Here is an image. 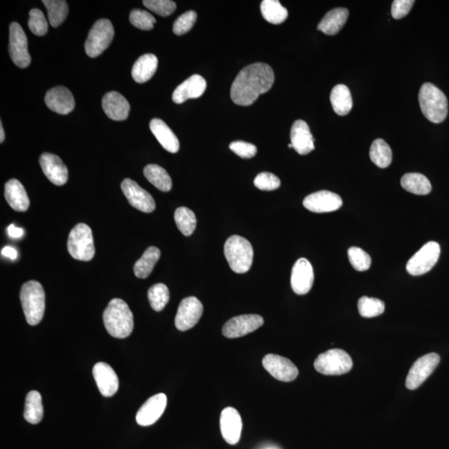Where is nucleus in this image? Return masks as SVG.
<instances>
[{
  "label": "nucleus",
  "instance_id": "obj_1",
  "mask_svg": "<svg viewBox=\"0 0 449 449\" xmlns=\"http://www.w3.org/2000/svg\"><path fill=\"white\" fill-rule=\"evenodd\" d=\"M274 82V74L269 65L256 62L245 67L232 83L231 100L236 105H252L260 95L272 89Z\"/></svg>",
  "mask_w": 449,
  "mask_h": 449
},
{
  "label": "nucleus",
  "instance_id": "obj_2",
  "mask_svg": "<svg viewBox=\"0 0 449 449\" xmlns=\"http://www.w3.org/2000/svg\"><path fill=\"white\" fill-rule=\"evenodd\" d=\"M103 323L110 335L125 339L132 334L134 320L127 303L121 299H114L103 312Z\"/></svg>",
  "mask_w": 449,
  "mask_h": 449
},
{
  "label": "nucleus",
  "instance_id": "obj_3",
  "mask_svg": "<svg viewBox=\"0 0 449 449\" xmlns=\"http://www.w3.org/2000/svg\"><path fill=\"white\" fill-rule=\"evenodd\" d=\"M420 108L425 118L434 123H440L448 116V99L439 87L430 82L423 83L419 90Z\"/></svg>",
  "mask_w": 449,
  "mask_h": 449
},
{
  "label": "nucleus",
  "instance_id": "obj_4",
  "mask_svg": "<svg viewBox=\"0 0 449 449\" xmlns=\"http://www.w3.org/2000/svg\"><path fill=\"white\" fill-rule=\"evenodd\" d=\"M20 301L28 324L30 326L39 324L45 310V293L40 283L35 281L25 283L20 290Z\"/></svg>",
  "mask_w": 449,
  "mask_h": 449
},
{
  "label": "nucleus",
  "instance_id": "obj_5",
  "mask_svg": "<svg viewBox=\"0 0 449 449\" xmlns=\"http://www.w3.org/2000/svg\"><path fill=\"white\" fill-rule=\"evenodd\" d=\"M224 253L233 272H247L253 262L254 252L251 243L244 237L232 236L224 244Z\"/></svg>",
  "mask_w": 449,
  "mask_h": 449
},
{
  "label": "nucleus",
  "instance_id": "obj_6",
  "mask_svg": "<svg viewBox=\"0 0 449 449\" xmlns=\"http://www.w3.org/2000/svg\"><path fill=\"white\" fill-rule=\"evenodd\" d=\"M68 251L75 260L89 261L95 255L93 232L85 223H79L71 231L68 240Z\"/></svg>",
  "mask_w": 449,
  "mask_h": 449
},
{
  "label": "nucleus",
  "instance_id": "obj_7",
  "mask_svg": "<svg viewBox=\"0 0 449 449\" xmlns=\"http://www.w3.org/2000/svg\"><path fill=\"white\" fill-rule=\"evenodd\" d=\"M314 366L316 371L324 376H341L351 371L353 361L347 352L334 349L319 355Z\"/></svg>",
  "mask_w": 449,
  "mask_h": 449
},
{
  "label": "nucleus",
  "instance_id": "obj_8",
  "mask_svg": "<svg viewBox=\"0 0 449 449\" xmlns=\"http://www.w3.org/2000/svg\"><path fill=\"white\" fill-rule=\"evenodd\" d=\"M114 37V28L109 20L99 19L91 28L85 42V51L90 58H97L109 47Z\"/></svg>",
  "mask_w": 449,
  "mask_h": 449
},
{
  "label": "nucleus",
  "instance_id": "obj_9",
  "mask_svg": "<svg viewBox=\"0 0 449 449\" xmlns=\"http://www.w3.org/2000/svg\"><path fill=\"white\" fill-rule=\"evenodd\" d=\"M440 245L435 241H430L416 252L407 261L406 269L411 276H418L426 274L434 267L440 256Z\"/></svg>",
  "mask_w": 449,
  "mask_h": 449
},
{
  "label": "nucleus",
  "instance_id": "obj_10",
  "mask_svg": "<svg viewBox=\"0 0 449 449\" xmlns=\"http://www.w3.org/2000/svg\"><path fill=\"white\" fill-rule=\"evenodd\" d=\"M10 55L12 62L20 69L30 64L31 57L28 49V39L22 27L14 22L10 26Z\"/></svg>",
  "mask_w": 449,
  "mask_h": 449
},
{
  "label": "nucleus",
  "instance_id": "obj_11",
  "mask_svg": "<svg viewBox=\"0 0 449 449\" xmlns=\"http://www.w3.org/2000/svg\"><path fill=\"white\" fill-rule=\"evenodd\" d=\"M440 356L438 353H430L420 357L412 366L406 380L407 389L414 390L418 389L439 365Z\"/></svg>",
  "mask_w": 449,
  "mask_h": 449
},
{
  "label": "nucleus",
  "instance_id": "obj_12",
  "mask_svg": "<svg viewBox=\"0 0 449 449\" xmlns=\"http://www.w3.org/2000/svg\"><path fill=\"white\" fill-rule=\"evenodd\" d=\"M202 314L203 306L197 298L191 297L183 299L175 318V326L178 331H188L198 323Z\"/></svg>",
  "mask_w": 449,
  "mask_h": 449
},
{
  "label": "nucleus",
  "instance_id": "obj_13",
  "mask_svg": "<svg viewBox=\"0 0 449 449\" xmlns=\"http://www.w3.org/2000/svg\"><path fill=\"white\" fill-rule=\"evenodd\" d=\"M264 324V319L258 315H243L229 319L224 324L222 334L229 339L239 338L252 333Z\"/></svg>",
  "mask_w": 449,
  "mask_h": 449
},
{
  "label": "nucleus",
  "instance_id": "obj_14",
  "mask_svg": "<svg viewBox=\"0 0 449 449\" xmlns=\"http://www.w3.org/2000/svg\"><path fill=\"white\" fill-rule=\"evenodd\" d=\"M121 187L128 202L136 209L145 213H151L155 210L156 203L151 194L141 188L136 182L129 178L125 179Z\"/></svg>",
  "mask_w": 449,
  "mask_h": 449
},
{
  "label": "nucleus",
  "instance_id": "obj_15",
  "mask_svg": "<svg viewBox=\"0 0 449 449\" xmlns=\"http://www.w3.org/2000/svg\"><path fill=\"white\" fill-rule=\"evenodd\" d=\"M262 364L269 373L280 381H293L299 374V370L292 362L287 358L272 353L264 357Z\"/></svg>",
  "mask_w": 449,
  "mask_h": 449
},
{
  "label": "nucleus",
  "instance_id": "obj_16",
  "mask_svg": "<svg viewBox=\"0 0 449 449\" xmlns=\"http://www.w3.org/2000/svg\"><path fill=\"white\" fill-rule=\"evenodd\" d=\"M343 201L339 195L328 191H319L312 193L303 200V205L315 213L335 211L342 206Z\"/></svg>",
  "mask_w": 449,
  "mask_h": 449
},
{
  "label": "nucleus",
  "instance_id": "obj_17",
  "mask_svg": "<svg viewBox=\"0 0 449 449\" xmlns=\"http://www.w3.org/2000/svg\"><path fill=\"white\" fill-rule=\"evenodd\" d=\"M313 283V267L306 258H301L293 266L290 278L291 287L295 294L303 295L309 292Z\"/></svg>",
  "mask_w": 449,
  "mask_h": 449
},
{
  "label": "nucleus",
  "instance_id": "obj_18",
  "mask_svg": "<svg viewBox=\"0 0 449 449\" xmlns=\"http://www.w3.org/2000/svg\"><path fill=\"white\" fill-rule=\"evenodd\" d=\"M168 398L166 394H158L148 399L136 415L137 423L141 426H150L156 423L164 413Z\"/></svg>",
  "mask_w": 449,
  "mask_h": 449
},
{
  "label": "nucleus",
  "instance_id": "obj_19",
  "mask_svg": "<svg viewBox=\"0 0 449 449\" xmlns=\"http://www.w3.org/2000/svg\"><path fill=\"white\" fill-rule=\"evenodd\" d=\"M220 424L222 435L226 442L231 445L239 442L243 430V420L238 411L234 407H226L220 414Z\"/></svg>",
  "mask_w": 449,
  "mask_h": 449
},
{
  "label": "nucleus",
  "instance_id": "obj_20",
  "mask_svg": "<svg viewBox=\"0 0 449 449\" xmlns=\"http://www.w3.org/2000/svg\"><path fill=\"white\" fill-rule=\"evenodd\" d=\"M39 164L45 176L54 185L62 186L68 182V168L58 156L48 152L42 154Z\"/></svg>",
  "mask_w": 449,
  "mask_h": 449
},
{
  "label": "nucleus",
  "instance_id": "obj_21",
  "mask_svg": "<svg viewBox=\"0 0 449 449\" xmlns=\"http://www.w3.org/2000/svg\"><path fill=\"white\" fill-rule=\"evenodd\" d=\"M45 103L50 110L58 114L67 115L74 109L75 100L70 90L65 87L58 86L47 91Z\"/></svg>",
  "mask_w": 449,
  "mask_h": 449
},
{
  "label": "nucleus",
  "instance_id": "obj_22",
  "mask_svg": "<svg viewBox=\"0 0 449 449\" xmlns=\"http://www.w3.org/2000/svg\"><path fill=\"white\" fill-rule=\"evenodd\" d=\"M96 384L104 397H112L118 389V378L109 364L99 362L93 369Z\"/></svg>",
  "mask_w": 449,
  "mask_h": 449
},
{
  "label": "nucleus",
  "instance_id": "obj_23",
  "mask_svg": "<svg viewBox=\"0 0 449 449\" xmlns=\"http://www.w3.org/2000/svg\"><path fill=\"white\" fill-rule=\"evenodd\" d=\"M290 140L293 148L301 155H307L315 149L314 137L305 121H295L291 127Z\"/></svg>",
  "mask_w": 449,
  "mask_h": 449
},
{
  "label": "nucleus",
  "instance_id": "obj_24",
  "mask_svg": "<svg viewBox=\"0 0 449 449\" xmlns=\"http://www.w3.org/2000/svg\"><path fill=\"white\" fill-rule=\"evenodd\" d=\"M206 89L205 79L201 75H193L175 89L173 94V102L181 104L188 99L198 98L205 93Z\"/></svg>",
  "mask_w": 449,
  "mask_h": 449
},
{
  "label": "nucleus",
  "instance_id": "obj_25",
  "mask_svg": "<svg viewBox=\"0 0 449 449\" xmlns=\"http://www.w3.org/2000/svg\"><path fill=\"white\" fill-rule=\"evenodd\" d=\"M102 107L108 118L114 121L127 119L130 112V104L118 91H110L104 95Z\"/></svg>",
  "mask_w": 449,
  "mask_h": 449
},
{
  "label": "nucleus",
  "instance_id": "obj_26",
  "mask_svg": "<svg viewBox=\"0 0 449 449\" xmlns=\"http://www.w3.org/2000/svg\"><path fill=\"white\" fill-rule=\"evenodd\" d=\"M150 129L153 135L166 151L177 153L180 148L177 137L164 121L154 118L150 122Z\"/></svg>",
  "mask_w": 449,
  "mask_h": 449
},
{
  "label": "nucleus",
  "instance_id": "obj_27",
  "mask_svg": "<svg viewBox=\"0 0 449 449\" xmlns=\"http://www.w3.org/2000/svg\"><path fill=\"white\" fill-rule=\"evenodd\" d=\"M4 188L6 201L12 209L17 211H26L28 209L30 202L26 191L19 180L11 179Z\"/></svg>",
  "mask_w": 449,
  "mask_h": 449
},
{
  "label": "nucleus",
  "instance_id": "obj_28",
  "mask_svg": "<svg viewBox=\"0 0 449 449\" xmlns=\"http://www.w3.org/2000/svg\"><path fill=\"white\" fill-rule=\"evenodd\" d=\"M349 12L347 8H337L328 11L318 25L319 31L327 35H335L344 26Z\"/></svg>",
  "mask_w": 449,
  "mask_h": 449
},
{
  "label": "nucleus",
  "instance_id": "obj_29",
  "mask_svg": "<svg viewBox=\"0 0 449 449\" xmlns=\"http://www.w3.org/2000/svg\"><path fill=\"white\" fill-rule=\"evenodd\" d=\"M158 66L157 58L152 53L144 54L135 62L132 69V77L139 83L148 82L155 74Z\"/></svg>",
  "mask_w": 449,
  "mask_h": 449
},
{
  "label": "nucleus",
  "instance_id": "obj_30",
  "mask_svg": "<svg viewBox=\"0 0 449 449\" xmlns=\"http://www.w3.org/2000/svg\"><path fill=\"white\" fill-rule=\"evenodd\" d=\"M331 102L336 114L347 115L353 107L352 96L349 87L344 85H336L331 91Z\"/></svg>",
  "mask_w": 449,
  "mask_h": 449
},
{
  "label": "nucleus",
  "instance_id": "obj_31",
  "mask_svg": "<svg viewBox=\"0 0 449 449\" xmlns=\"http://www.w3.org/2000/svg\"><path fill=\"white\" fill-rule=\"evenodd\" d=\"M160 256V249L155 247H150L146 249L143 255L136 262L133 268L135 276L139 279L148 278L152 272Z\"/></svg>",
  "mask_w": 449,
  "mask_h": 449
},
{
  "label": "nucleus",
  "instance_id": "obj_32",
  "mask_svg": "<svg viewBox=\"0 0 449 449\" xmlns=\"http://www.w3.org/2000/svg\"><path fill=\"white\" fill-rule=\"evenodd\" d=\"M401 186L405 191L416 195H428L432 191L430 180L423 174L417 173L403 175L401 178Z\"/></svg>",
  "mask_w": 449,
  "mask_h": 449
},
{
  "label": "nucleus",
  "instance_id": "obj_33",
  "mask_svg": "<svg viewBox=\"0 0 449 449\" xmlns=\"http://www.w3.org/2000/svg\"><path fill=\"white\" fill-rule=\"evenodd\" d=\"M24 419L27 422L37 424L41 422L44 416V407L41 394L37 391H30L25 400Z\"/></svg>",
  "mask_w": 449,
  "mask_h": 449
},
{
  "label": "nucleus",
  "instance_id": "obj_34",
  "mask_svg": "<svg viewBox=\"0 0 449 449\" xmlns=\"http://www.w3.org/2000/svg\"><path fill=\"white\" fill-rule=\"evenodd\" d=\"M143 173L148 182L156 186L158 190L168 193L172 189V179L161 166L156 164L148 165L144 168Z\"/></svg>",
  "mask_w": 449,
  "mask_h": 449
},
{
  "label": "nucleus",
  "instance_id": "obj_35",
  "mask_svg": "<svg viewBox=\"0 0 449 449\" xmlns=\"http://www.w3.org/2000/svg\"><path fill=\"white\" fill-rule=\"evenodd\" d=\"M261 11L263 18L273 24H281L288 17V11L278 0H264L261 3Z\"/></svg>",
  "mask_w": 449,
  "mask_h": 449
},
{
  "label": "nucleus",
  "instance_id": "obj_36",
  "mask_svg": "<svg viewBox=\"0 0 449 449\" xmlns=\"http://www.w3.org/2000/svg\"><path fill=\"white\" fill-rule=\"evenodd\" d=\"M392 150L385 140L378 139L374 140L370 148V159L378 168H386L392 162Z\"/></svg>",
  "mask_w": 449,
  "mask_h": 449
},
{
  "label": "nucleus",
  "instance_id": "obj_37",
  "mask_svg": "<svg viewBox=\"0 0 449 449\" xmlns=\"http://www.w3.org/2000/svg\"><path fill=\"white\" fill-rule=\"evenodd\" d=\"M48 11L50 24L53 28L60 26L69 15V6L65 0H44Z\"/></svg>",
  "mask_w": 449,
  "mask_h": 449
},
{
  "label": "nucleus",
  "instance_id": "obj_38",
  "mask_svg": "<svg viewBox=\"0 0 449 449\" xmlns=\"http://www.w3.org/2000/svg\"><path fill=\"white\" fill-rule=\"evenodd\" d=\"M174 219L183 235L189 236L193 234L197 227V218L193 211L186 207H179L175 211Z\"/></svg>",
  "mask_w": 449,
  "mask_h": 449
},
{
  "label": "nucleus",
  "instance_id": "obj_39",
  "mask_svg": "<svg viewBox=\"0 0 449 449\" xmlns=\"http://www.w3.org/2000/svg\"><path fill=\"white\" fill-rule=\"evenodd\" d=\"M148 295L150 305L154 310L157 312L164 310L170 299L168 286L161 284V283L152 285L149 289Z\"/></svg>",
  "mask_w": 449,
  "mask_h": 449
},
{
  "label": "nucleus",
  "instance_id": "obj_40",
  "mask_svg": "<svg viewBox=\"0 0 449 449\" xmlns=\"http://www.w3.org/2000/svg\"><path fill=\"white\" fill-rule=\"evenodd\" d=\"M358 309L362 317L373 318L384 313L385 305L380 299L363 297L358 302Z\"/></svg>",
  "mask_w": 449,
  "mask_h": 449
},
{
  "label": "nucleus",
  "instance_id": "obj_41",
  "mask_svg": "<svg viewBox=\"0 0 449 449\" xmlns=\"http://www.w3.org/2000/svg\"><path fill=\"white\" fill-rule=\"evenodd\" d=\"M349 262L357 272H365L371 265V258L364 249L359 247H351L348 249Z\"/></svg>",
  "mask_w": 449,
  "mask_h": 449
},
{
  "label": "nucleus",
  "instance_id": "obj_42",
  "mask_svg": "<svg viewBox=\"0 0 449 449\" xmlns=\"http://www.w3.org/2000/svg\"><path fill=\"white\" fill-rule=\"evenodd\" d=\"M28 28L33 35L44 36L47 33L49 24L47 20L39 8H33L29 12Z\"/></svg>",
  "mask_w": 449,
  "mask_h": 449
},
{
  "label": "nucleus",
  "instance_id": "obj_43",
  "mask_svg": "<svg viewBox=\"0 0 449 449\" xmlns=\"http://www.w3.org/2000/svg\"><path fill=\"white\" fill-rule=\"evenodd\" d=\"M129 20L133 26L141 30H151L156 24L155 18L150 12L141 10H133Z\"/></svg>",
  "mask_w": 449,
  "mask_h": 449
},
{
  "label": "nucleus",
  "instance_id": "obj_44",
  "mask_svg": "<svg viewBox=\"0 0 449 449\" xmlns=\"http://www.w3.org/2000/svg\"><path fill=\"white\" fill-rule=\"evenodd\" d=\"M144 6L155 14L168 17L176 10L177 4L170 0H144Z\"/></svg>",
  "mask_w": 449,
  "mask_h": 449
},
{
  "label": "nucleus",
  "instance_id": "obj_45",
  "mask_svg": "<svg viewBox=\"0 0 449 449\" xmlns=\"http://www.w3.org/2000/svg\"><path fill=\"white\" fill-rule=\"evenodd\" d=\"M197 19V12L193 10L187 11L181 16H179L173 24V32L175 35L180 36L189 32L193 28Z\"/></svg>",
  "mask_w": 449,
  "mask_h": 449
},
{
  "label": "nucleus",
  "instance_id": "obj_46",
  "mask_svg": "<svg viewBox=\"0 0 449 449\" xmlns=\"http://www.w3.org/2000/svg\"><path fill=\"white\" fill-rule=\"evenodd\" d=\"M254 184L262 191H274L281 186V181L276 175L270 173H261L257 175Z\"/></svg>",
  "mask_w": 449,
  "mask_h": 449
},
{
  "label": "nucleus",
  "instance_id": "obj_47",
  "mask_svg": "<svg viewBox=\"0 0 449 449\" xmlns=\"http://www.w3.org/2000/svg\"><path fill=\"white\" fill-rule=\"evenodd\" d=\"M231 151L243 158H252L256 155L257 148L255 145L245 143L243 141H233L230 144Z\"/></svg>",
  "mask_w": 449,
  "mask_h": 449
},
{
  "label": "nucleus",
  "instance_id": "obj_48",
  "mask_svg": "<svg viewBox=\"0 0 449 449\" xmlns=\"http://www.w3.org/2000/svg\"><path fill=\"white\" fill-rule=\"evenodd\" d=\"M414 3V0H394L391 7V15L394 19H400L409 14Z\"/></svg>",
  "mask_w": 449,
  "mask_h": 449
},
{
  "label": "nucleus",
  "instance_id": "obj_49",
  "mask_svg": "<svg viewBox=\"0 0 449 449\" xmlns=\"http://www.w3.org/2000/svg\"><path fill=\"white\" fill-rule=\"evenodd\" d=\"M24 230L22 228L19 227H16L15 224H10V227H8V234L12 238H20L21 236H24Z\"/></svg>",
  "mask_w": 449,
  "mask_h": 449
},
{
  "label": "nucleus",
  "instance_id": "obj_50",
  "mask_svg": "<svg viewBox=\"0 0 449 449\" xmlns=\"http://www.w3.org/2000/svg\"><path fill=\"white\" fill-rule=\"evenodd\" d=\"M1 254L3 256L10 258V260L15 261L18 257V252L12 247H6L2 249Z\"/></svg>",
  "mask_w": 449,
  "mask_h": 449
},
{
  "label": "nucleus",
  "instance_id": "obj_51",
  "mask_svg": "<svg viewBox=\"0 0 449 449\" xmlns=\"http://www.w3.org/2000/svg\"><path fill=\"white\" fill-rule=\"evenodd\" d=\"M4 137H6V134H4L3 124L1 122V124H0V143H3Z\"/></svg>",
  "mask_w": 449,
  "mask_h": 449
},
{
  "label": "nucleus",
  "instance_id": "obj_52",
  "mask_svg": "<svg viewBox=\"0 0 449 449\" xmlns=\"http://www.w3.org/2000/svg\"><path fill=\"white\" fill-rule=\"evenodd\" d=\"M288 148H293V146H292V144H291V143L289 144V145H288Z\"/></svg>",
  "mask_w": 449,
  "mask_h": 449
}]
</instances>
